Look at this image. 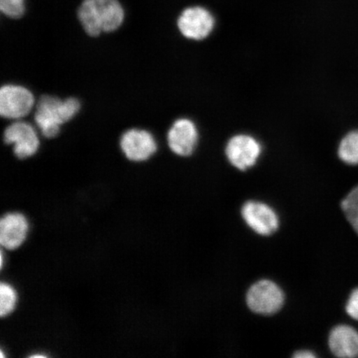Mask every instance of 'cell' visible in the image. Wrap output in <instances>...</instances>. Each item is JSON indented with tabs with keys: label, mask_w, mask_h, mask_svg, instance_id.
I'll use <instances>...</instances> for the list:
<instances>
[{
	"label": "cell",
	"mask_w": 358,
	"mask_h": 358,
	"mask_svg": "<svg viewBox=\"0 0 358 358\" xmlns=\"http://www.w3.org/2000/svg\"><path fill=\"white\" fill-rule=\"evenodd\" d=\"M120 0H82L77 10L80 27L89 37L97 38L120 29L125 20Z\"/></svg>",
	"instance_id": "1"
},
{
	"label": "cell",
	"mask_w": 358,
	"mask_h": 358,
	"mask_svg": "<svg viewBox=\"0 0 358 358\" xmlns=\"http://www.w3.org/2000/svg\"><path fill=\"white\" fill-rule=\"evenodd\" d=\"M80 110V102L76 97L62 100L52 95H43L35 106L34 122L46 138L59 134L62 124L76 117Z\"/></svg>",
	"instance_id": "2"
},
{
	"label": "cell",
	"mask_w": 358,
	"mask_h": 358,
	"mask_svg": "<svg viewBox=\"0 0 358 358\" xmlns=\"http://www.w3.org/2000/svg\"><path fill=\"white\" fill-rule=\"evenodd\" d=\"M35 106L34 94L25 87L7 84L0 89V115L4 119L25 118Z\"/></svg>",
	"instance_id": "3"
},
{
	"label": "cell",
	"mask_w": 358,
	"mask_h": 358,
	"mask_svg": "<svg viewBox=\"0 0 358 358\" xmlns=\"http://www.w3.org/2000/svg\"><path fill=\"white\" fill-rule=\"evenodd\" d=\"M215 22L216 20L208 8L195 6L187 7L180 13L177 27L185 38L201 41L213 33Z\"/></svg>",
	"instance_id": "4"
},
{
	"label": "cell",
	"mask_w": 358,
	"mask_h": 358,
	"mask_svg": "<svg viewBox=\"0 0 358 358\" xmlns=\"http://www.w3.org/2000/svg\"><path fill=\"white\" fill-rule=\"evenodd\" d=\"M3 142L13 146V154L19 159L31 158L37 154L40 147V141L37 131L32 124L15 120L3 131Z\"/></svg>",
	"instance_id": "5"
},
{
	"label": "cell",
	"mask_w": 358,
	"mask_h": 358,
	"mask_svg": "<svg viewBox=\"0 0 358 358\" xmlns=\"http://www.w3.org/2000/svg\"><path fill=\"white\" fill-rule=\"evenodd\" d=\"M283 291L274 282L262 280L257 282L248 290L246 302L250 310L259 315H271L283 306Z\"/></svg>",
	"instance_id": "6"
},
{
	"label": "cell",
	"mask_w": 358,
	"mask_h": 358,
	"mask_svg": "<svg viewBox=\"0 0 358 358\" xmlns=\"http://www.w3.org/2000/svg\"><path fill=\"white\" fill-rule=\"evenodd\" d=\"M262 153V145L256 138L239 134L227 141L225 154L232 166L245 171L254 166Z\"/></svg>",
	"instance_id": "7"
},
{
	"label": "cell",
	"mask_w": 358,
	"mask_h": 358,
	"mask_svg": "<svg viewBox=\"0 0 358 358\" xmlns=\"http://www.w3.org/2000/svg\"><path fill=\"white\" fill-rule=\"evenodd\" d=\"M120 146L125 158L136 163L150 159L158 150L153 134L145 129L136 128L122 134Z\"/></svg>",
	"instance_id": "8"
},
{
	"label": "cell",
	"mask_w": 358,
	"mask_h": 358,
	"mask_svg": "<svg viewBox=\"0 0 358 358\" xmlns=\"http://www.w3.org/2000/svg\"><path fill=\"white\" fill-rule=\"evenodd\" d=\"M199 140L198 127L192 120L179 118L169 128L168 145L174 155L189 157L194 153Z\"/></svg>",
	"instance_id": "9"
},
{
	"label": "cell",
	"mask_w": 358,
	"mask_h": 358,
	"mask_svg": "<svg viewBox=\"0 0 358 358\" xmlns=\"http://www.w3.org/2000/svg\"><path fill=\"white\" fill-rule=\"evenodd\" d=\"M241 215L246 224L259 235L268 236L278 229V217L274 210L265 203L248 201L241 209Z\"/></svg>",
	"instance_id": "10"
},
{
	"label": "cell",
	"mask_w": 358,
	"mask_h": 358,
	"mask_svg": "<svg viewBox=\"0 0 358 358\" xmlns=\"http://www.w3.org/2000/svg\"><path fill=\"white\" fill-rule=\"evenodd\" d=\"M29 228L24 215L20 213L4 215L0 222V243L6 250L19 248L27 238Z\"/></svg>",
	"instance_id": "11"
},
{
	"label": "cell",
	"mask_w": 358,
	"mask_h": 358,
	"mask_svg": "<svg viewBox=\"0 0 358 358\" xmlns=\"http://www.w3.org/2000/svg\"><path fill=\"white\" fill-rule=\"evenodd\" d=\"M329 345L331 352L336 357H357L358 332L351 326H336L329 334Z\"/></svg>",
	"instance_id": "12"
},
{
	"label": "cell",
	"mask_w": 358,
	"mask_h": 358,
	"mask_svg": "<svg viewBox=\"0 0 358 358\" xmlns=\"http://www.w3.org/2000/svg\"><path fill=\"white\" fill-rule=\"evenodd\" d=\"M339 159L348 165H358V129L348 132L339 143Z\"/></svg>",
	"instance_id": "13"
},
{
	"label": "cell",
	"mask_w": 358,
	"mask_h": 358,
	"mask_svg": "<svg viewBox=\"0 0 358 358\" xmlns=\"http://www.w3.org/2000/svg\"><path fill=\"white\" fill-rule=\"evenodd\" d=\"M341 208L348 221L358 236V185L342 201Z\"/></svg>",
	"instance_id": "14"
},
{
	"label": "cell",
	"mask_w": 358,
	"mask_h": 358,
	"mask_svg": "<svg viewBox=\"0 0 358 358\" xmlns=\"http://www.w3.org/2000/svg\"><path fill=\"white\" fill-rule=\"evenodd\" d=\"M17 293L10 284L0 285V315L2 317L10 315L15 310L17 303Z\"/></svg>",
	"instance_id": "15"
},
{
	"label": "cell",
	"mask_w": 358,
	"mask_h": 358,
	"mask_svg": "<svg viewBox=\"0 0 358 358\" xmlns=\"http://www.w3.org/2000/svg\"><path fill=\"white\" fill-rule=\"evenodd\" d=\"M0 12L8 19L20 20L26 15L27 0H0Z\"/></svg>",
	"instance_id": "16"
},
{
	"label": "cell",
	"mask_w": 358,
	"mask_h": 358,
	"mask_svg": "<svg viewBox=\"0 0 358 358\" xmlns=\"http://www.w3.org/2000/svg\"><path fill=\"white\" fill-rule=\"evenodd\" d=\"M346 311L352 319L358 321V288L353 289L346 304Z\"/></svg>",
	"instance_id": "17"
},
{
	"label": "cell",
	"mask_w": 358,
	"mask_h": 358,
	"mask_svg": "<svg viewBox=\"0 0 358 358\" xmlns=\"http://www.w3.org/2000/svg\"><path fill=\"white\" fill-rule=\"evenodd\" d=\"M316 356L310 351H299L295 353V358H315Z\"/></svg>",
	"instance_id": "18"
}]
</instances>
